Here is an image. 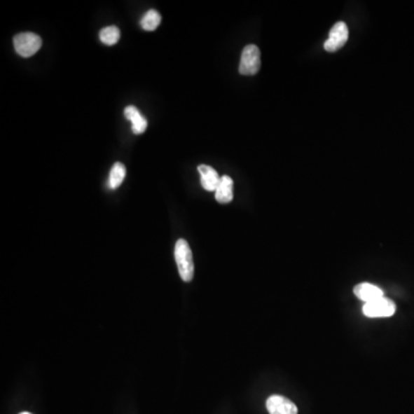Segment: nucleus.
Returning a JSON list of instances; mask_svg holds the SVG:
<instances>
[{
	"label": "nucleus",
	"mask_w": 414,
	"mask_h": 414,
	"mask_svg": "<svg viewBox=\"0 0 414 414\" xmlns=\"http://www.w3.org/2000/svg\"><path fill=\"white\" fill-rule=\"evenodd\" d=\"M233 188H234V182L231 180V177H221L220 184L218 188L215 190V200L220 204H228L234 198V193H233Z\"/></svg>",
	"instance_id": "obj_9"
},
{
	"label": "nucleus",
	"mask_w": 414,
	"mask_h": 414,
	"mask_svg": "<svg viewBox=\"0 0 414 414\" xmlns=\"http://www.w3.org/2000/svg\"><path fill=\"white\" fill-rule=\"evenodd\" d=\"M198 172L200 174V184H202V188L206 191H215L220 184V180H221V177H219L218 172L207 165H200Z\"/></svg>",
	"instance_id": "obj_8"
},
{
	"label": "nucleus",
	"mask_w": 414,
	"mask_h": 414,
	"mask_svg": "<svg viewBox=\"0 0 414 414\" xmlns=\"http://www.w3.org/2000/svg\"><path fill=\"white\" fill-rule=\"evenodd\" d=\"M125 116L129 121H132V132H135L136 135L143 134L146 130L148 121L135 106L125 107Z\"/></svg>",
	"instance_id": "obj_10"
},
{
	"label": "nucleus",
	"mask_w": 414,
	"mask_h": 414,
	"mask_svg": "<svg viewBox=\"0 0 414 414\" xmlns=\"http://www.w3.org/2000/svg\"><path fill=\"white\" fill-rule=\"evenodd\" d=\"M120 30L118 27L109 26L104 29L100 30L99 39L102 43H104L105 46H114L116 43L119 42Z\"/></svg>",
	"instance_id": "obj_13"
},
{
	"label": "nucleus",
	"mask_w": 414,
	"mask_h": 414,
	"mask_svg": "<svg viewBox=\"0 0 414 414\" xmlns=\"http://www.w3.org/2000/svg\"><path fill=\"white\" fill-rule=\"evenodd\" d=\"M14 48L18 55L29 58L42 48V39L34 32H21L13 39Z\"/></svg>",
	"instance_id": "obj_2"
},
{
	"label": "nucleus",
	"mask_w": 414,
	"mask_h": 414,
	"mask_svg": "<svg viewBox=\"0 0 414 414\" xmlns=\"http://www.w3.org/2000/svg\"><path fill=\"white\" fill-rule=\"evenodd\" d=\"M175 261H177V270L180 273L181 279L184 282H190L193 279L195 273V265H193V252L190 249L189 243L181 238L175 244Z\"/></svg>",
	"instance_id": "obj_1"
},
{
	"label": "nucleus",
	"mask_w": 414,
	"mask_h": 414,
	"mask_svg": "<svg viewBox=\"0 0 414 414\" xmlns=\"http://www.w3.org/2000/svg\"><path fill=\"white\" fill-rule=\"evenodd\" d=\"M125 165L121 163H116L113 165L111 173H109V186L111 189H116L123 184V180L125 177Z\"/></svg>",
	"instance_id": "obj_11"
},
{
	"label": "nucleus",
	"mask_w": 414,
	"mask_h": 414,
	"mask_svg": "<svg viewBox=\"0 0 414 414\" xmlns=\"http://www.w3.org/2000/svg\"><path fill=\"white\" fill-rule=\"evenodd\" d=\"M353 292H354V295H356L360 301H363L365 304H366V303L374 302L376 299L385 297V294H383L382 289H380L379 287L374 286V284H371V283L367 282L360 283L358 286L354 287Z\"/></svg>",
	"instance_id": "obj_7"
},
{
	"label": "nucleus",
	"mask_w": 414,
	"mask_h": 414,
	"mask_svg": "<svg viewBox=\"0 0 414 414\" xmlns=\"http://www.w3.org/2000/svg\"><path fill=\"white\" fill-rule=\"evenodd\" d=\"M349 39V28L347 23H335L329 32V39L324 42V50L328 52H336L345 46Z\"/></svg>",
	"instance_id": "obj_5"
},
{
	"label": "nucleus",
	"mask_w": 414,
	"mask_h": 414,
	"mask_svg": "<svg viewBox=\"0 0 414 414\" xmlns=\"http://www.w3.org/2000/svg\"><path fill=\"white\" fill-rule=\"evenodd\" d=\"M395 303L385 297L376 299L374 302L366 303L363 308L364 315L368 318H389L395 315Z\"/></svg>",
	"instance_id": "obj_4"
},
{
	"label": "nucleus",
	"mask_w": 414,
	"mask_h": 414,
	"mask_svg": "<svg viewBox=\"0 0 414 414\" xmlns=\"http://www.w3.org/2000/svg\"><path fill=\"white\" fill-rule=\"evenodd\" d=\"M161 23V15L159 12L150 10L142 18L141 26L146 32H154Z\"/></svg>",
	"instance_id": "obj_12"
},
{
	"label": "nucleus",
	"mask_w": 414,
	"mask_h": 414,
	"mask_svg": "<svg viewBox=\"0 0 414 414\" xmlns=\"http://www.w3.org/2000/svg\"><path fill=\"white\" fill-rule=\"evenodd\" d=\"M267 411L270 414H297L298 408L290 399L283 396L273 395L266 401Z\"/></svg>",
	"instance_id": "obj_6"
},
{
	"label": "nucleus",
	"mask_w": 414,
	"mask_h": 414,
	"mask_svg": "<svg viewBox=\"0 0 414 414\" xmlns=\"http://www.w3.org/2000/svg\"><path fill=\"white\" fill-rule=\"evenodd\" d=\"M20 414H32V413H30V412H21V413H20Z\"/></svg>",
	"instance_id": "obj_14"
},
{
	"label": "nucleus",
	"mask_w": 414,
	"mask_h": 414,
	"mask_svg": "<svg viewBox=\"0 0 414 414\" xmlns=\"http://www.w3.org/2000/svg\"><path fill=\"white\" fill-rule=\"evenodd\" d=\"M261 66V50L257 46L250 44V46H245L243 48L241 55V62H240V68L238 71L242 75L257 74Z\"/></svg>",
	"instance_id": "obj_3"
}]
</instances>
